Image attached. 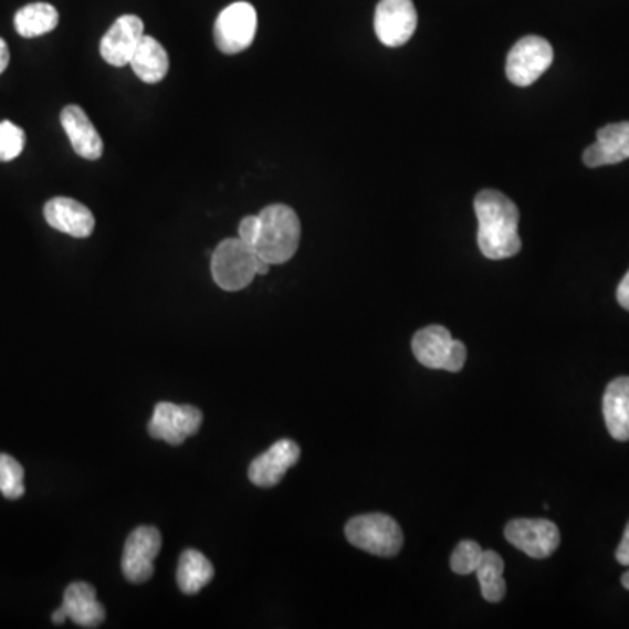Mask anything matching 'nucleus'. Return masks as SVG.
<instances>
[{
    "instance_id": "nucleus-14",
    "label": "nucleus",
    "mask_w": 629,
    "mask_h": 629,
    "mask_svg": "<svg viewBox=\"0 0 629 629\" xmlns=\"http://www.w3.org/2000/svg\"><path fill=\"white\" fill-rule=\"evenodd\" d=\"M44 219L53 230L69 237L88 238L95 230V217L92 210L72 198H51L44 205Z\"/></svg>"
},
{
    "instance_id": "nucleus-27",
    "label": "nucleus",
    "mask_w": 629,
    "mask_h": 629,
    "mask_svg": "<svg viewBox=\"0 0 629 629\" xmlns=\"http://www.w3.org/2000/svg\"><path fill=\"white\" fill-rule=\"evenodd\" d=\"M616 559L621 563V565H625V567H629V522L628 525H626L621 544L617 547Z\"/></svg>"
},
{
    "instance_id": "nucleus-13",
    "label": "nucleus",
    "mask_w": 629,
    "mask_h": 629,
    "mask_svg": "<svg viewBox=\"0 0 629 629\" xmlns=\"http://www.w3.org/2000/svg\"><path fill=\"white\" fill-rule=\"evenodd\" d=\"M301 450L291 439H280L270 450L259 454L249 468V480L259 488H273L284 480L289 469L300 462Z\"/></svg>"
},
{
    "instance_id": "nucleus-26",
    "label": "nucleus",
    "mask_w": 629,
    "mask_h": 629,
    "mask_svg": "<svg viewBox=\"0 0 629 629\" xmlns=\"http://www.w3.org/2000/svg\"><path fill=\"white\" fill-rule=\"evenodd\" d=\"M259 231V217L249 216L242 219L240 226H238V238H242L243 242L249 243V245H254L255 237H258Z\"/></svg>"
},
{
    "instance_id": "nucleus-19",
    "label": "nucleus",
    "mask_w": 629,
    "mask_h": 629,
    "mask_svg": "<svg viewBox=\"0 0 629 629\" xmlns=\"http://www.w3.org/2000/svg\"><path fill=\"white\" fill-rule=\"evenodd\" d=\"M129 65L134 69L138 80L147 84L161 83L168 74V53L165 48L150 35H144L143 41L138 42L134 56L129 60Z\"/></svg>"
},
{
    "instance_id": "nucleus-18",
    "label": "nucleus",
    "mask_w": 629,
    "mask_h": 629,
    "mask_svg": "<svg viewBox=\"0 0 629 629\" xmlns=\"http://www.w3.org/2000/svg\"><path fill=\"white\" fill-rule=\"evenodd\" d=\"M604 418L616 441H629V376L614 379L605 390Z\"/></svg>"
},
{
    "instance_id": "nucleus-9",
    "label": "nucleus",
    "mask_w": 629,
    "mask_h": 629,
    "mask_svg": "<svg viewBox=\"0 0 629 629\" xmlns=\"http://www.w3.org/2000/svg\"><path fill=\"white\" fill-rule=\"evenodd\" d=\"M505 538L530 558L546 559L562 542L558 526L549 520H513L504 530Z\"/></svg>"
},
{
    "instance_id": "nucleus-23",
    "label": "nucleus",
    "mask_w": 629,
    "mask_h": 629,
    "mask_svg": "<svg viewBox=\"0 0 629 629\" xmlns=\"http://www.w3.org/2000/svg\"><path fill=\"white\" fill-rule=\"evenodd\" d=\"M25 471L11 454L0 453V493L17 501L25 493Z\"/></svg>"
},
{
    "instance_id": "nucleus-24",
    "label": "nucleus",
    "mask_w": 629,
    "mask_h": 629,
    "mask_svg": "<svg viewBox=\"0 0 629 629\" xmlns=\"http://www.w3.org/2000/svg\"><path fill=\"white\" fill-rule=\"evenodd\" d=\"M483 555V547L478 542L462 541L459 546L454 547L453 555H451V570L459 576L474 574Z\"/></svg>"
},
{
    "instance_id": "nucleus-2",
    "label": "nucleus",
    "mask_w": 629,
    "mask_h": 629,
    "mask_svg": "<svg viewBox=\"0 0 629 629\" xmlns=\"http://www.w3.org/2000/svg\"><path fill=\"white\" fill-rule=\"evenodd\" d=\"M259 231L254 249L259 258L273 264L287 263L301 242L300 217L287 205H270L258 213Z\"/></svg>"
},
{
    "instance_id": "nucleus-1",
    "label": "nucleus",
    "mask_w": 629,
    "mask_h": 629,
    "mask_svg": "<svg viewBox=\"0 0 629 629\" xmlns=\"http://www.w3.org/2000/svg\"><path fill=\"white\" fill-rule=\"evenodd\" d=\"M474 210L480 222L478 245L484 258L501 261L522 251L517 233L520 210L511 198L495 189H484L474 198Z\"/></svg>"
},
{
    "instance_id": "nucleus-10",
    "label": "nucleus",
    "mask_w": 629,
    "mask_h": 629,
    "mask_svg": "<svg viewBox=\"0 0 629 629\" xmlns=\"http://www.w3.org/2000/svg\"><path fill=\"white\" fill-rule=\"evenodd\" d=\"M418 25L413 0H379L375 13L376 38L388 48L405 46Z\"/></svg>"
},
{
    "instance_id": "nucleus-12",
    "label": "nucleus",
    "mask_w": 629,
    "mask_h": 629,
    "mask_svg": "<svg viewBox=\"0 0 629 629\" xmlns=\"http://www.w3.org/2000/svg\"><path fill=\"white\" fill-rule=\"evenodd\" d=\"M144 35V21L135 14H123L102 38V59L113 67H125Z\"/></svg>"
},
{
    "instance_id": "nucleus-29",
    "label": "nucleus",
    "mask_w": 629,
    "mask_h": 629,
    "mask_svg": "<svg viewBox=\"0 0 629 629\" xmlns=\"http://www.w3.org/2000/svg\"><path fill=\"white\" fill-rule=\"evenodd\" d=\"M9 65V48L4 39H0V74L8 69Z\"/></svg>"
},
{
    "instance_id": "nucleus-30",
    "label": "nucleus",
    "mask_w": 629,
    "mask_h": 629,
    "mask_svg": "<svg viewBox=\"0 0 629 629\" xmlns=\"http://www.w3.org/2000/svg\"><path fill=\"white\" fill-rule=\"evenodd\" d=\"M67 619H69L67 612L63 610V607H60V609L54 610L53 614L54 625H63V622L67 621Z\"/></svg>"
},
{
    "instance_id": "nucleus-7",
    "label": "nucleus",
    "mask_w": 629,
    "mask_h": 629,
    "mask_svg": "<svg viewBox=\"0 0 629 629\" xmlns=\"http://www.w3.org/2000/svg\"><path fill=\"white\" fill-rule=\"evenodd\" d=\"M553 59H555V53L546 39L538 38V35H526L514 44L513 50L509 51L505 74L511 83L520 88H526L551 67Z\"/></svg>"
},
{
    "instance_id": "nucleus-6",
    "label": "nucleus",
    "mask_w": 629,
    "mask_h": 629,
    "mask_svg": "<svg viewBox=\"0 0 629 629\" xmlns=\"http://www.w3.org/2000/svg\"><path fill=\"white\" fill-rule=\"evenodd\" d=\"M258 32V13L249 2H233L222 9L213 27L217 50L224 54H238L254 42Z\"/></svg>"
},
{
    "instance_id": "nucleus-28",
    "label": "nucleus",
    "mask_w": 629,
    "mask_h": 629,
    "mask_svg": "<svg viewBox=\"0 0 629 629\" xmlns=\"http://www.w3.org/2000/svg\"><path fill=\"white\" fill-rule=\"evenodd\" d=\"M617 301L622 308L629 312V271L626 273L625 279L621 280V284L617 287Z\"/></svg>"
},
{
    "instance_id": "nucleus-3",
    "label": "nucleus",
    "mask_w": 629,
    "mask_h": 629,
    "mask_svg": "<svg viewBox=\"0 0 629 629\" xmlns=\"http://www.w3.org/2000/svg\"><path fill=\"white\" fill-rule=\"evenodd\" d=\"M345 534L352 546L381 558L399 555L405 544L399 523L381 513L352 517L350 522L346 523Z\"/></svg>"
},
{
    "instance_id": "nucleus-15",
    "label": "nucleus",
    "mask_w": 629,
    "mask_h": 629,
    "mask_svg": "<svg viewBox=\"0 0 629 629\" xmlns=\"http://www.w3.org/2000/svg\"><path fill=\"white\" fill-rule=\"evenodd\" d=\"M584 165L589 168L607 167L629 159V122L612 123L596 134V144L584 150Z\"/></svg>"
},
{
    "instance_id": "nucleus-16",
    "label": "nucleus",
    "mask_w": 629,
    "mask_h": 629,
    "mask_svg": "<svg viewBox=\"0 0 629 629\" xmlns=\"http://www.w3.org/2000/svg\"><path fill=\"white\" fill-rule=\"evenodd\" d=\"M63 129L74 147L75 155L96 161L104 155V143L90 117L80 105H67L60 114Z\"/></svg>"
},
{
    "instance_id": "nucleus-20",
    "label": "nucleus",
    "mask_w": 629,
    "mask_h": 629,
    "mask_svg": "<svg viewBox=\"0 0 629 629\" xmlns=\"http://www.w3.org/2000/svg\"><path fill=\"white\" fill-rule=\"evenodd\" d=\"M213 579V567L209 558L197 549L184 551L177 567V584L186 595H197Z\"/></svg>"
},
{
    "instance_id": "nucleus-4",
    "label": "nucleus",
    "mask_w": 629,
    "mask_h": 629,
    "mask_svg": "<svg viewBox=\"0 0 629 629\" xmlns=\"http://www.w3.org/2000/svg\"><path fill=\"white\" fill-rule=\"evenodd\" d=\"M259 255L242 238H228L212 254V276L219 287L237 292L249 287L258 276Z\"/></svg>"
},
{
    "instance_id": "nucleus-11",
    "label": "nucleus",
    "mask_w": 629,
    "mask_h": 629,
    "mask_svg": "<svg viewBox=\"0 0 629 629\" xmlns=\"http://www.w3.org/2000/svg\"><path fill=\"white\" fill-rule=\"evenodd\" d=\"M161 549V534L155 526H138L129 534L123 551V574L129 583H146L155 574V559Z\"/></svg>"
},
{
    "instance_id": "nucleus-31",
    "label": "nucleus",
    "mask_w": 629,
    "mask_h": 629,
    "mask_svg": "<svg viewBox=\"0 0 629 629\" xmlns=\"http://www.w3.org/2000/svg\"><path fill=\"white\" fill-rule=\"evenodd\" d=\"M621 583L622 586H625V588L629 591V570L626 572L625 576H622Z\"/></svg>"
},
{
    "instance_id": "nucleus-25",
    "label": "nucleus",
    "mask_w": 629,
    "mask_h": 629,
    "mask_svg": "<svg viewBox=\"0 0 629 629\" xmlns=\"http://www.w3.org/2000/svg\"><path fill=\"white\" fill-rule=\"evenodd\" d=\"M23 149H25V132L14 123H0V161H13Z\"/></svg>"
},
{
    "instance_id": "nucleus-21",
    "label": "nucleus",
    "mask_w": 629,
    "mask_h": 629,
    "mask_svg": "<svg viewBox=\"0 0 629 629\" xmlns=\"http://www.w3.org/2000/svg\"><path fill=\"white\" fill-rule=\"evenodd\" d=\"M59 11L48 2H34V4L21 8L14 14V29L21 38L32 39L46 35L59 27Z\"/></svg>"
},
{
    "instance_id": "nucleus-8",
    "label": "nucleus",
    "mask_w": 629,
    "mask_h": 629,
    "mask_svg": "<svg viewBox=\"0 0 629 629\" xmlns=\"http://www.w3.org/2000/svg\"><path fill=\"white\" fill-rule=\"evenodd\" d=\"M201 423H203V415L195 406L159 402L149 421V433L153 438L168 442L171 447H180L186 439L198 433Z\"/></svg>"
},
{
    "instance_id": "nucleus-22",
    "label": "nucleus",
    "mask_w": 629,
    "mask_h": 629,
    "mask_svg": "<svg viewBox=\"0 0 629 629\" xmlns=\"http://www.w3.org/2000/svg\"><path fill=\"white\" fill-rule=\"evenodd\" d=\"M504 559L495 551H484L483 559L475 568V576L480 580L483 598L490 604H499L504 600Z\"/></svg>"
},
{
    "instance_id": "nucleus-17",
    "label": "nucleus",
    "mask_w": 629,
    "mask_h": 629,
    "mask_svg": "<svg viewBox=\"0 0 629 629\" xmlns=\"http://www.w3.org/2000/svg\"><path fill=\"white\" fill-rule=\"evenodd\" d=\"M62 607L69 619L81 628H96L105 621L104 605L96 598L92 584L72 583L65 589Z\"/></svg>"
},
{
    "instance_id": "nucleus-5",
    "label": "nucleus",
    "mask_w": 629,
    "mask_h": 629,
    "mask_svg": "<svg viewBox=\"0 0 629 629\" xmlns=\"http://www.w3.org/2000/svg\"><path fill=\"white\" fill-rule=\"evenodd\" d=\"M411 346L418 363L429 369L459 373L468 360L465 345L459 339H453L450 331L442 325H429L418 331Z\"/></svg>"
}]
</instances>
